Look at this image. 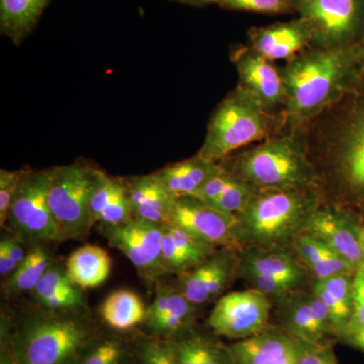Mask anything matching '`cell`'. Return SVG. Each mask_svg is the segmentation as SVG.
<instances>
[{
	"mask_svg": "<svg viewBox=\"0 0 364 364\" xmlns=\"http://www.w3.org/2000/svg\"><path fill=\"white\" fill-rule=\"evenodd\" d=\"M364 68L359 45L304 50L282 70L284 122L301 128L335 107L358 85Z\"/></svg>",
	"mask_w": 364,
	"mask_h": 364,
	"instance_id": "1",
	"label": "cell"
},
{
	"mask_svg": "<svg viewBox=\"0 0 364 364\" xmlns=\"http://www.w3.org/2000/svg\"><path fill=\"white\" fill-rule=\"evenodd\" d=\"M318 205L316 188L256 189L247 207L237 215L241 245L284 248L305 232L311 215Z\"/></svg>",
	"mask_w": 364,
	"mask_h": 364,
	"instance_id": "2",
	"label": "cell"
},
{
	"mask_svg": "<svg viewBox=\"0 0 364 364\" xmlns=\"http://www.w3.org/2000/svg\"><path fill=\"white\" fill-rule=\"evenodd\" d=\"M232 176L256 189H311L318 176L305 143L296 135L267 139L234 159Z\"/></svg>",
	"mask_w": 364,
	"mask_h": 364,
	"instance_id": "3",
	"label": "cell"
},
{
	"mask_svg": "<svg viewBox=\"0 0 364 364\" xmlns=\"http://www.w3.org/2000/svg\"><path fill=\"white\" fill-rule=\"evenodd\" d=\"M272 132V114L237 86L213 112L198 155L220 163L241 148L267 140Z\"/></svg>",
	"mask_w": 364,
	"mask_h": 364,
	"instance_id": "4",
	"label": "cell"
},
{
	"mask_svg": "<svg viewBox=\"0 0 364 364\" xmlns=\"http://www.w3.org/2000/svg\"><path fill=\"white\" fill-rule=\"evenodd\" d=\"M318 138L327 176L342 191L364 198V92Z\"/></svg>",
	"mask_w": 364,
	"mask_h": 364,
	"instance_id": "5",
	"label": "cell"
},
{
	"mask_svg": "<svg viewBox=\"0 0 364 364\" xmlns=\"http://www.w3.org/2000/svg\"><path fill=\"white\" fill-rule=\"evenodd\" d=\"M90 336L80 318L37 316L23 324L14 358L18 364H78Z\"/></svg>",
	"mask_w": 364,
	"mask_h": 364,
	"instance_id": "6",
	"label": "cell"
},
{
	"mask_svg": "<svg viewBox=\"0 0 364 364\" xmlns=\"http://www.w3.org/2000/svg\"><path fill=\"white\" fill-rule=\"evenodd\" d=\"M97 171L81 162L53 167L48 202L62 241L81 238L95 225L90 202Z\"/></svg>",
	"mask_w": 364,
	"mask_h": 364,
	"instance_id": "7",
	"label": "cell"
},
{
	"mask_svg": "<svg viewBox=\"0 0 364 364\" xmlns=\"http://www.w3.org/2000/svg\"><path fill=\"white\" fill-rule=\"evenodd\" d=\"M52 174L53 168L26 170L6 220L21 241H62L48 202Z\"/></svg>",
	"mask_w": 364,
	"mask_h": 364,
	"instance_id": "8",
	"label": "cell"
},
{
	"mask_svg": "<svg viewBox=\"0 0 364 364\" xmlns=\"http://www.w3.org/2000/svg\"><path fill=\"white\" fill-rule=\"evenodd\" d=\"M294 11L310 23L313 45L339 48L353 45L363 21V0H293Z\"/></svg>",
	"mask_w": 364,
	"mask_h": 364,
	"instance_id": "9",
	"label": "cell"
},
{
	"mask_svg": "<svg viewBox=\"0 0 364 364\" xmlns=\"http://www.w3.org/2000/svg\"><path fill=\"white\" fill-rule=\"evenodd\" d=\"M270 309V299L257 289L234 291L217 301L208 324L219 336L238 341L267 329Z\"/></svg>",
	"mask_w": 364,
	"mask_h": 364,
	"instance_id": "10",
	"label": "cell"
},
{
	"mask_svg": "<svg viewBox=\"0 0 364 364\" xmlns=\"http://www.w3.org/2000/svg\"><path fill=\"white\" fill-rule=\"evenodd\" d=\"M238 270L251 289L268 298L287 296L305 279V269L282 249L253 248L241 258Z\"/></svg>",
	"mask_w": 364,
	"mask_h": 364,
	"instance_id": "11",
	"label": "cell"
},
{
	"mask_svg": "<svg viewBox=\"0 0 364 364\" xmlns=\"http://www.w3.org/2000/svg\"><path fill=\"white\" fill-rule=\"evenodd\" d=\"M165 225L176 226L214 247L235 250L241 246L238 220L191 196L176 198Z\"/></svg>",
	"mask_w": 364,
	"mask_h": 364,
	"instance_id": "12",
	"label": "cell"
},
{
	"mask_svg": "<svg viewBox=\"0 0 364 364\" xmlns=\"http://www.w3.org/2000/svg\"><path fill=\"white\" fill-rule=\"evenodd\" d=\"M164 225L132 219L116 226H102L112 247L128 257L143 279L153 280L162 274L161 251Z\"/></svg>",
	"mask_w": 364,
	"mask_h": 364,
	"instance_id": "13",
	"label": "cell"
},
{
	"mask_svg": "<svg viewBox=\"0 0 364 364\" xmlns=\"http://www.w3.org/2000/svg\"><path fill=\"white\" fill-rule=\"evenodd\" d=\"M233 62L238 73L239 87L247 91L270 114L279 105L284 107V77L272 61L250 47H245L234 53Z\"/></svg>",
	"mask_w": 364,
	"mask_h": 364,
	"instance_id": "14",
	"label": "cell"
},
{
	"mask_svg": "<svg viewBox=\"0 0 364 364\" xmlns=\"http://www.w3.org/2000/svg\"><path fill=\"white\" fill-rule=\"evenodd\" d=\"M248 39L251 49L274 62L294 58L313 44V30L310 23L299 16L284 23L254 26L248 31Z\"/></svg>",
	"mask_w": 364,
	"mask_h": 364,
	"instance_id": "15",
	"label": "cell"
},
{
	"mask_svg": "<svg viewBox=\"0 0 364 364\" xmlns=\"http://www.w3.org/2000/svg\"><path fill=\"white\" fill-rule=\"evenodd\" d=\"M305 232L324 242L355 269L363 264L359 228L338 208L318 205L311 215Z\"/></svg>",
	"mask_w": 364,
	"mask_h": 364,
	"instance_id": "16",
	"label": "cell"
},
{
	"mask_svg": "<svg viewBox=\"0 0 364 364\" xmlns=\"http://www.w3.org/2000/svg\"><path fill=\"white\" fill-rule=\"evenodd\" d=\"M234 250L223 249L188 270L181 282L179 291L193 306L202 305L217 298L229 287L238 262Z\"/></svg>",
	"mask_w": 364,
	"mask_h": 364,
	"instance_id": "17",
	"label": "cell"
},
{
	"mask_svg": "<svg viewBox=\"0 0 364 364\" xmlns=\"http://www.w3.org/2000/svg\"><path fill=\"white\" fill-rule=\"evenodd\" d=\"M305 344L289 331L267 328L238 340L230 349L235 364H296Z\"/></svg>",
	"mask_w": 364,
	"mask_h": 364,
	"instance_id": "18",
	"label": "cell"
},
{
	"mask_svg": "<svg viewBox=\"0 0 364 364\" xmlns=\"http://www.w3.org/2000/svg\"><path fill=\"white\" fill-rule=\"evenodd\" d=\"M226 172L220 163L208 161L200 155L154 172L160 183L173 196L193 198L210 179Z\"/></svg>",
	"mask_w": 364,
	"mask_h": 364,
	"instance_id": "19",
	"label": "cell"
},
{
	"mask_svg": "<svg viewBox=\"0 0 364 364\" xmlns=\"http://www.w3.org/2000/svg\"><path fill=\"white\" fill-rule=\"evenodd\" d=\"M134 219L165 225L176 198L154 174L124 179Z\"/></svg>",
	"mask_w": 364,
	"mask_h": 364,
	"instance_id": "20",
	"label": "cell"
},
{
	"mask_svg": "<svg viewBox=\"0 0 364 364\" xmlns=\"http://www.w3.org/2000/svg\"><path fill=\"white\" fill-rule=\"evenodd\" d=\"M52 0H0V32L20 45L33 32Z\"/></svg>",
	"mask_w": 364,
	"mask_h": 364,
	"instance_id": "21",
	"label": "cell"
},
{
	"mask_svg": "<svg viewBox=\"0 0 364 364\" xmlns=\"http://www.w3.org/2000/svg\"><path fill=\"white\" fill-rule=\"evenodd\" d=\"M299 257L316 279H325L338 274L353 275L355 268L348 261L335 252L327 244L313 235L301 233L294 241Z\"/></svg>",
	"mask_w": 364,
	"mask_h": 364,
	"instance_id": "22",
	"label": "cell"
},
{
	"mask_svg": "<svg viewBox=\"0 0 364 364\" xmlns=\"http://www.w3.org/2000/svg\"><path fill=\"white\" fill-rule=\"evenodd\" d=\"M66 269L72 282L80 289H92L104 284L112 270V259L105 249L85 245L69 256Z\"/></svg>",
	"mask_w": 364,
	"mask_h": 364,
	"instance_id": "23",
	"label": "cell"
},
{
	"mask_svg": "<svg viewBox=\"0 0 364 364\" xmlns=\"http://www.w3.org/2000/svg\"><path fill=\"white\" fill-rule=\"evenodd\" d=\"M353 275H334L329 279H316L314 284V293L324 301L331 313L332 331L338 335L341 334L351 318Z\"/></svg>",
	"mask_w": 364,
	"mask_h": 364,
	"instance_id": "24",
	"label": "cell"
},
{
	"mask_svg": "<svg viewBox=\"0 0 364 364\" xmlns=\"http://www.w3.org/2000/svg\"><path fill=\"white\" fill-rule=\"evenodd\" d=\"M100 314L109 327L126 331L145 322L147 309L138 294L119 289L107 296L100 306Z\"/></svg>",
	"mask_w": 364,
	"mask_h": 364,
	"instance_id": "25",
	"label": "cell"
},
{
	"mask_svg": "<svg viewBox=\"0 0 364 364\" xmlns=\"http://www.w3.org/2000/svg\"><path fill=\"white\" fill-rule=\"evenodd\" d=\"M178 364H235L231 349L200 336L174 342Z\"/></svg>",
	"mask_w": 364,
	"mask_h": 364,
	"instance_id": "26",
	"label": "cell"
},
{
	"mask_svg": "<svg viewBox=\"0 0 364 364\" xmlns=\"http://www.w3.org/2000/svg\"><path fill=\"white\" fill-rule=\"evenodd\" d=\"M51 258L42 246H33L16 272L11 274L7 289L9 294H20L33 291L43 275L51 265Z\"/></svg>",
	"mask_w": 364,
	"mask_h": 364,
	"instance_id": "27",
	"label": "cell"
},
{
	"mask_svg": "<svg viewBox=\"0 0 364 364\" xmlns=\"http://www.w3.org/2000/svg\"><path fill=\"white\" fill-rule=\"evenodd\" d=\"M287 331L296 338L309 344H318L325 333L318 327L309 294L298 296L289 304L287 312Z\"/></svg>",
	"mask_w": 364,
	"mask_h": 364,
	"instance_id": "28",
	"label": "cell"
},
{
	"mask_svg": "<svg viewBox=\"0 0 364 364\" xmlns=\"http://www.w3.org/2000/svg\"><path fill=\"white\" fill-rule=\"evenodd\" d=\"M193 312V304L189 303L181 291H177L168 310L147 324L158 334H169L182 329L191 320Z\"/></svg>",
	"mask_w": 364,
	"mask_h": 364,
	"instance_id": "29",
	"label": "cell"
},
{
	"mask_svg": "<svg viewBox=\"0 0 364 364\" xmlns=\"http://www.w3.org/2000/svg\"><path fill=\"white\" fill-rule=\"evenodd\" d=\"M255 191L256 188L254 186H250L247 182L236 178L234 183L221 196L205 205L214 208L218 212L223 213V214L237 217L247 207Z\"/></svg>",
	"mask_w": 364,
	"mask_h": 364,
	"instance_id": "30",
	"label": "cell"
},
{
	"mask_svg": "<svg viewBox=\"0 0 364 364\" xmlns=\"http://www.w3.org/2000/svg\"><path fill=\"white\" fill-rule=\"evenodd\" d=\"M79 287L72 282L66 267L58 264L50 265L33 291L36 299L55 294L71 293L78 291Z\"/></svg>",
	"mask_w": 364,
	"mask_h": 364,
	"instance_id": "31",
	"label": "cell"
},
{
	"mask_svg": "<svg viewBox=\"0 0 364 364\" xmlns=\"http://www.w3.org/2000/svg\"><path fill=\"white\" fill-rule=\"evenodd\" d=\"M213 4L232 9L264 14L293 13V0H214Z\"/></svg>",
	"mask_w": 364,
	"mask_h": 364,
	"instance_id": "32",
	"label": "cell"
},
{
	"mask_svg": "<svg viewBox=\"0 0 364 364\" xmlns=\"http://www.w3.org/2000/svg\"><path fill=\"white\" fill-rule=\"evenodd\" d=\"M124 350L121 342L116 339H107L93 345L78 364H122Z\"/></svg>",
	"mask_w": 364,
	"mask_h": 364,
	"instance_id": "33",
	"label": "cell"
},
{
	"mask_svg": "<svg viewBox=\"0 0 364 364\" xmlns=\"http://www.w3.org/2000/svg\"><path fill=\"white\" fill-rule=\"evenodd\" d=\"M26 170H0V226L6 224L9 208L21 182L25 176Z\"/></svg>",
	"mask_w": 364,
	"mask_h": 364,
	"instance_id": "34",
	"label": "cell"
},
{
	"mask_svg": "<svg viewBox=\"0 0 364 364\" xmlns=\"http://www.w3.org/2000/svg\"><path fill=\"white\" fill-rule=\"evenodd\" d=\"M142 364H178L173 345L150 340L141 347Z\"/></svg>",
	"mask_w": 364,
	"mask_h": 364,
	"instance_id": "35",
	"label": "cell"
},
{
	"mask_svg": "<svg viewBox=\"0 0 364 364\" xmlns=\"http://www.w3.org/2000/svg\"><path fill=\"white\" fill-rule=\"evenodd\" d=\"M352 296H353V310H352L351 318L342 333L346 330L364 327V263L354 272Z\"/></svg>",
	"mask_w": 364,
	"mask_h": 364,
	"instance_id": "36",
	"label": "cell"
},
{
	"mask_svg": "<svg viewBox=\"0 0 364 364\" xmlns=\"http://www.w3.org/2000/svg\"><path fill=\"white\" fill-rule=\"evenodd\" d=\"M47 310L53 312H68L83 306L85 299L80 289L71 293L55 294L37 299Z\"/></svg>",
	"mask_w": 364,
	"mask_h": 364,
	"instance_id": "37",
	"label": "cell"
},
{
	"mask_svg": "<svg viewBox=\"0 0 364 364\" xmlns=\"http://www.w3.org/2000/svg\"><path fill=\"white\" fill-rule=\"evenodd\" d=\"M296 364H337L329 351L318 344L306 343Z\"/></svg>",
	"mask_w": 364,
	"mask_h": 364,
	"instance_id": "38",
	"label": "cell"
},
{
	"mask_svg": "<svg viewBox=\"0 0 364 364\" xmlns=\"http://www.w3.org/2000/svg\"><path fill=\"white\" fill-rule=\"evenodd\" d=\"M1 240L6 243L7 250H9V254H11V259L16 262V264L18 265H18L23 262L26 255L25 251H23V248L21 247V240H20L18 237H14V238H13V237H4Z\"/></svg>",
	"mask_w": 364,
	"mask_h": 364,
	"instance_id": "39",
	"label": "cell"
},
{
	"mask_svg": "<svg viewBox=\"0 0 364 364\" xmlns=\"http://www.w3.org/2000/svg\"><path fill=\"white\" fill-rule=\"evenodd\" d=\"M16 268H18V265L11 259V254L7 250L6 243L1 240L0 242V274L2 277L13 274Z\"/></svg>",
	"mask_w": 364,
	"mask_h": 364,
	"instance_id": "40",
	"label": "cell"
},
{
	"mask_svg": "<svg viewBox=\"0 0 364 364\" xmlns=\"http://www.w3.org/2000/svg\"><path fill=\"white\" fill-rule=\"evenodd\" d=\"M340 336L347 344L364 352V327L346 330V331L340 334Z\"/></svg>",
	"mask_w": 364,
	"mask_h": 364,
	"instance_id": "41",
	"label": "cell"
},
{
	"mask_svg": "<svg viewBox=\"0 0 364 364\" xmlns=\"http://www.w3.org/2000/svg\"><path fill=\"white\" fill-rule=\"evenodd\" d=\"M172 1L179 2L182 4H188L191 6H210L214 0H172Z\"/></svg>",
	"mask_w": 364,
	"mask_h": 364,
	"instance_id": "42",
	"label": "cell"
},
{
	"mask_svg": "<svg viewBox=\"0 0 364 364\" xmlns=\"http://www.w3.org/2000/svg\"><path fill=\"white\" fill-rule=\"evenodd\" d=\"M0 364H18V361H16V358H11L7 355H2Z\"/></svg>",
	"mask_w": 364,
	"mask_h": 364,
	"instance_id": "43",
	"label": "cell"
},
{
	"mask_svg": "<svg viewBox=\"0 0 364 364\" xmlns=\"http://www.w3.org/2000/svg\"><path fill=\"white\" fill-rule=\"evenodd\" d=\"M358 45H359V48H360L361 57H363V64H364V35H363V41H361L360 44H358Z\"/></svg>",
	"mask_w": 364,
	"mask_h": 364,
	"instance_id": "44",
	"label": "cell"
}]
</instances>
